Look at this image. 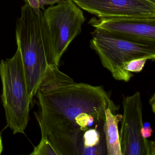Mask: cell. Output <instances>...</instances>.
Masks as SVG:
<instances>
[{
	"instance_id": "obj_1",
	"label": "cell",
	"mask_w": 155,
	"mask_h": 155,
	"mask_svg": "<svg viewBox=\"0 0 155 155\" xmlns=\"http://www.w3.org/2000/svg\"><path fill=\"white\" fill-rule=\"evenodd\" d=\"M49 65L37 89L39 110L35 117L41 136L49 141L58 155H82L84 132L76 119L82 113L92 115L96 123H104L105 111L115 114L117 106L101 86L77 83Z\"/></svg>"
},
{
	"instance_id": "obj_2",
	"label": "cell",
	"mask_w": 155,
	"mask_h": 155,
	"mask_svg": "<svg viewBox=\"0 0 155 155\" xmlns=\"http://www.w3.org/2000/svg\"><path fill=\"white\" fill-rule=\"evenodd\" d=\"M16 33L28 92L32 101L48 67L55 64L50 39L41 8L35 10L26 3L21 8L20 18L17 20Z\"/></svg>"
},
{
	"instance_id": "obj_3",
	"label": "cell",
	"mask_w": 155,
	"mask_h": 155,
	"mask_svg": "<svg viewBox=\"0 0 155 155\" xmlns=\"http://www.w3.org/2000/svg\"><path fill=\"white\" fill-rule=\"evenodd\" d=\"M0 76L2 84V101L7 125L13 134L24 133L29 120L31 101L27 89L26 78L19 48L10 59L2 60Z\"/></svg>"
},
{
	"instance_id": "obj_4",
	"label": "cell",
	"mask_w": 155,
	"mask_h": 155,
	"mask_svg": "<svg viewBox=\"0 0 155 155\" xmlns=\"http://www.w3.org/2000/svg\"><path fill=\"white\" fill-rule=\"evenodd\" d=\"M90 47L98 55L102 66L118 81L128 82L133 74L124 69L127 62L137 59H155V45L131 42L95 29Z\"/></svg>"
},
{
	"instance_id": "obj_5",
	"label": "cell",
	"mask_w": 155,
	"mask_h": 155,
	"mask_svg": "<svg viewBox=\"0 0 155 155\" xmlns=\"http://www.w3.org/2000/svg\"><path fill=\"white\" fill-rule=\"evenodd\" d=\"M57 3L43 11V17L50 39L54 64L58 66L62 55L81 32L86 18L73 0H60Z\"/></svg>"
},
{
	"instance_id": "obj_6",
	"label": "cell",
	"mask_w": 155,
	"mask_h": 155,
	"mask_svg": "<svg viewBox=\"0 0 155 155\" xmlns=\"http://www.w3.org/2000/svg\"><path fill=\"white\" fill-rule=\"evenodd\" d=\"M123 114L120 122V140L122 155H155L154 141L140 135L142 127V104L137 91L123 98Z\"/></svg>"
},
{
	"instance_id": "obj_7",
	"label": "cell",
	"mask_w": 155,
	"mask_h": 155,
	"mask_svg": "<svg viewBox=\"0 0 155 155\" xmlns=\"http://www.w3.org/2000/svg\"><path fill=\"white\" fill-rule=\"evenodd\" d=\"M89 23L95 29L118 38L155 45V18H94Z\"/></svg>"
},
{
	"instance_id": "obj_8",
	"label": "cell",
	"mask_w": 155,
	"mask_h": 155,
	"mask_svg": "<svg viewBox=\"0 0 155 155\" xmlns=\"http://www.w3.org/2000/svg\"><path fill=\"white\" fill-rule=\"evenodd\" d=\"M80 8L101 18H155V0H73Z\"/></svg>"
},
{
	"instance_id": "obj_9",
	"label": "cell",
	"mask_w": 155,
	"mask_h": 155,
	"mask_svg": "<svg viewBox=\"0 0 155 155\" xmlns=\"http://www.w3.org/2000/svg\"><path fill=\"white\" fill-rule=\"evenodd\" d=\"M121 117L120 114L115 115L110 108L106 110L103 130L108 155H122L118 126Z\"/></svg>"
},
{
	"instance_id": "obj_10",
	"label": "cell",
	"mask_w": 155,
	"mask_h": 155,
	"mask_svg": "<svg viewBox=\"0 0 155 155\" xmlns=\"http://www.w3.org/2000/svg\"><path fill=\"white\" fill-rule=\"evenodd\" d=\"M102 138L101 133L97 129H88L83 134L84 147H92L97 146Z\"/></svg>"
},
{
	"instance_id": "obj_11",
	"label": "cell",
	"mask_w": 155,
	"mask_h": 155,
	"mask_svg": "<svg viewBox=\"0 0 155 155\" xmlns=\"http://www.w3.org/2000/svg\"><path fill=\"white\" fill-rule=\"evenodd\" d=\"M31 155H58L49 141L45 137L41 138L39 144L35 147Z\"/></svg>"
},
{
	"instance_id": "obj_12",
	"label": "cell",
	"mask_w": 155,
	"mask_h": 155,
	"mask_svg": "<svg viewBox=\"0 0 155 155\" xmlns=\"http://www.w3.org/2000/svg\"><path fill=\"white\" fill-rule=\"evenodd\" d=\"M147 60H148L146 58L133 60L125 64L124 69L129 72H140L144 68Z\"/></svg>"
},
{
	"instance_id": "obj_13",
	"label": "cell",
	"mask_w": 155,
	"mask_h": 155,
	"mask_svg": "<svg viewBox=\"0 0 155 155\" xmlns=\"http://www.w3.org/2000/svg\"><path fill=\"white\" fill-rule=\"evenodd\" d=\"M105 139L102 137L97 146L92 147H84L82 155H100L105 154Z\"/></svg>"
},
{
	"instance_id": "obj_14",
	"label": "cell",
	"mask_w": 155,
	"mask_h": 155,
	"mask_svg": "<svg viewBox=\"0 0 155 155\" xmlns=\"http://www.w3.org/2000/svg\"><path fill=\"white\" fill-rule=\"evenodd\" d=\"M35 10L39 11L46 5H53L60 0H23Z\"/></svg>"
},
{
	"instance_id": "obj_15",
	"label": "cell",
	"mask_w": 155,
	"mask_h": 155,
	"mask_svg": "<svg viewBox=\"0 0 155 155\" xmlns=\"http://www.w3.org/2000/svg\"><path fill=\"white\" fill-rule=\"evenodd\" d=\"M140 133L142 137L147 139L148 138L152 136L153 130L152 128L150 127H142L140 129Z\"/></svg>"
},
{
	"instance_id": "obj_16",
	"label": "cell",
	"mask_w": 155,
	"mask_h": 155,
	"mask_svg": "<svg viewBox=\"0 0 155 155\" xmlns=\"http://www.w3.org/2000/svg\"><path fill=\"white\" fill-rule=\"evenodd\" d=\"M150 104L152 108V111L155 113V94H153L150 99Z\"/></svg>"
},
{
	"instance_id": "obj_17",
	"label": "cell",
	"mask_w": 155,
	"mask_h": 155,
	"mask_svg": "<svg viewBox=\"0 0 155 155\" xmlns=\"http://www.w3.org/2000/svg\"><path fill=\"white\" fill-rule=\"evenodd\" d=\"M2 150H3V146H2V140L0 135V155L1 154Z\"/></svg>"
},
{
	"instance_id": "obj_18",
	"label": "cell",
	"mask_w": 155,
	"mask_h": 155,
	"mask_svg": "<svg viewBox=\"0 0 155 155\" xmlns=\"http://www.w3.org/2000/svg\"><path fill=\"white\" fill-rule=\"evenodd\" d=\"M142 127H150V123L149 122H146L143 123L142 124Z\"/></svg>"
}]
</instances>
